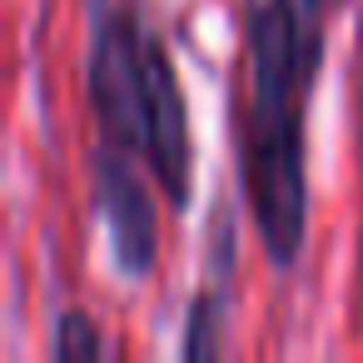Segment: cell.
<instances>
[{"instance_id":"cell-1","label":"cell","mask_w":363,"mask_h":363,"mask_svg":"<svg viewBox=\"0 0 363 363\" xmlns=\"http://www.w3.org/2000/svg\"><path fill=\"white\" fill-rule=\"evenodd\" d=\"M333 0L244 6V110L234 125L249 219L274 269H294L308 239V100L323 65Z\"/></svg>"},{"instance_id":"cell-2","label":"cell","mask_w":363,"mask_h":363,"mask_svg":"<svg viewBox=\"0 0 363 363\" xmlns=\"http://www.w3.org/2000/svg\"><path fill=\"white\" fill-rule=\"evenodd\" d=\"M85 90L110 150L135 155L150 179L164 189L169 209H189L194 140L189 105L179 90V70L169 60L164 35L135 0H95L90 6V50H85Z\"/></svg>"},{"instance_id":"cell-3","label":"cell","mask_w":363,"mask_h":363,"mask_svg":"<svg viewBox=\"0 0 363 363\" xmlns=\"http://www.w3.org/2000/svg\"><path fill=\"white\" fill-rule=\"evenodd\" d=\"M95 209L110 229V254L125 279H150L160 259V219H155V194L145 174L135 169V155L100 145L95 155Z\"/></svg>"},{"instance_id":"cell-4","label":"cell","mask_w":363,"mask_h":363,"mask_svg":"<svg viewBox=\"0 0 363 363\" xmlns=\"http://www.w3.org/2000/svg\"><path fill=\"white\" fill-rule=\"evenodd\" d=\"M50 353H55L60 363H85V358H115V343L95 328L90 313L70 308V313H60V323H55Z\"/></svg>"}]
</instances>
